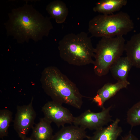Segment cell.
<instances>
[{"label":"cell","instance_id":"cell-1","mask_svg":"<svg viewBox=\"0 0 140 140\" xmlns=\"http://www.w3.org/2000/svg\"><path fill=\"white\" fill-rule=\"evenodd\" d=\"M4 23L7 34L19 44L30 39L37 42L47 36L53 26L50 18L44 17L31 5L27 4L13 9Z\"/></svg>","mask_w":140,"mask_h":140},{"label":"cell","instance_id":"cell-13","mask_svg":"<svg viewBox=\"0 0 140 140\" xmlns=\"http://www.w3.org/2000/svg\"><path fill=\"white\" fill-rule=\"evenodd\" d=\"M132 65L126 56L121 57L111 66L109 71L114 78L117 81H127L129 72Z\"/></svg>","mask_w":140,"mask_h":140},{"label":"cell","instance_id":"cell-12","mask_svg":"<svg viewBox=\"0 0 140 140\" xmlns=\"http://www.w3.org/2000/svg\"><path fill=\"white\" fill-rule=\"evenodd\" d=\"M124 51L133 66L140 68V32L133 35L125 43Z\"/></svg>","mask_w":140,"mask_h":140},{"label":"cell","instance_id":"cell-8","mask_svg":"<svg viewBox=\"0 0 140 140\" xmlns=\"http://www.w3.org/2000/svg\"><path fill=\"white\" fill-rule=\"evenodd\" d=\"M41 111L45 118L51 123H55L59 128L66 124L73 123L75 117L67 108L52 101L45 103Z\"/></svg>","mask_w":140,"mask_h":140},{"label":"cell","instance_id":"cell-9","mask_svg":"<svg viewBox=\"0 0 140 140\" xmlns=\"http://www.w3.org/2000/svg\"><path fill=\"white\" fill-rule=\"evenodd\" d=\"M129 84L128 81H117L115 83L105 84L98 90L96 95L92 99L93 101L102 108L106 101L114 96L121 89L127 88Z\"/></svg>","mask_w":140,"mask_h":140},{"label":"cell","instance_id":"cell-21","mask_svg":"<svg viewBox=\"0 0 140 140\" xmlns=\"http://www.w3.org/2000/svg\"></svg>","mask_w":140,"mask_h":140},{"label":"cell","instance_id":"cell-19","mask_svg":"<svg viewBox=\"0 0 140 140\" xmlns=\"http://www.w3.org/2000/svg\"><path fill=\"white\" fill-rule=\"evenodd\" d=\"M121 140H139L131 132V130H130L128 133L122 137Z\"/></svg>","mask_w":140,"mask_h":140},{"label":"cell","instance_id":"cell-16","mask_svg":"<svg viewBox=\"0 0 140 140\" xmlns=\"http://www.w3.org/2000/svg\"><path fill=\"white\" fill-rule=\"evenodd\" d=\"M127 2V0H100L96 3L93 10L103 15H111L125 6Z\"/></svg>","mask_w":140,"mask_h":140},{"label":"cell","instance_id":"cell-10","mask_svg":"<svg viewBox=\"0 0 140 140\" xmlns=\"http://www.w3.org/2000/svg\"><path fill=\"white\" fill-rule=\"evenodd\" d=\"M117 118L109 125L95 130L93 135L88 136V140H117L123 132L119 125L120 122Z\"/></svg>","mask_w":140,"mask_h":140},{"label":"cell","instance_id":"cell-3","mask_svg":"<svg viewBox=\"0 0 140 140\" xmlns=\"http://www.w3.org/2000/svg\"><path fill=\"white\" fill-rule=\"evenodd\" d=\"M94 48L91 38L84 32L67 34L58 43L61 58L69 64L77 66L93 64Z\"/></svg>","mask_w":140,"mask_h":140},{"label":"cell","instance_id":"cell-14","mask_svg":"<svg viewBox=\"0 0 140 140\" xmlns=\"http://www.w3.org/2000/svg\"><path fill=\"white\" fill-rule=\"evenodd\" d=\"M46 10L51 18L54 19L56 22L59 24L65 21L68 13L65 3L59 0L51 2L47 5Z\"/></svg>","mask_w":140,"mask_h":140},{"label":"cell","instance_id":"cell-5","mask_svg":"<svg viewBox=\"0 0 140 140\" xmlns=\"http://www.w3.org/2000/svg\"><path fill=\"white\" fill-rule=\"evenodd\" d=\"M125 40L123 36L102 37L94 48V70L99 76L106 75L113 64L122 57Z\"/></svg>","mask_w":140,"mask_h":140},{"label":"cell","instance_id":"cell-17","mask_svg":"<svg viewBox=\"0 0 140 140\" xmlns=\"http://www.w3.org/2000/svg\"><path fill=\"white\" fill-rule=\"evenodd\" d=\"M12 120V113L7 109L0 110V138L3 139L8 134L9 128Z\"/></svg>","mask_w":140,"mask_h":140},{"label":"cell","instance_id":"cell-11","mask_svg":"<svg viewBox=\"0 0 140 140\" xmlns=\"http://www.w3.org/2000/svg\"><path fill=\"white\" fill-rule=\"evenodd\" d=\"M85 130L74 125L64 126L53 135L51 140H83L88 136Z\"/></svg>","mask_w":140,"mask_h":140},{"label":"cell","instance_id":"cell-20","mask_svg":"<svg viewBox=\"0 0 140 140\" xmlns=\"http://www.w3.org/2000/svg\"><path fill=\"white\" fill-rule=\"evenodd\" d=\"M21 140H33L30 137H26L24 138L21 139Z\"/></svg>","mask_w":140,"mask_h":140},{"label":"cell","instance_id":"cell-18","mask_svg":"<svg viewBox=\"0 0 140 140\" xmlns=\"http://www.w3.org/2000/svg\"><path fill=\"white\" fill-rule=\"evenodd\" d=\"M126 119L132 128L140 125V101L129 109L127 113Z\"/></svg>","mask_w":140,"mask_h":140},{"label":"cell","instance_id":"cell-6","mask_svg":"<svg viewBox=\"0 0 140 140\" xmlns=\"http://www.w3.org/2000/svg\"><path fill=\"white\" fill-rule=\"evenodd\" d=\"M112 108L111 106L107 108L104 107L101 111L97 113L89 109L86 110L75 117L73 124L85 129L96 130L100 129L113 121L110 113Z\"/></svg>","mask_w":140,"mask_h":140},{"label":"cell","instance_id":"cell-4","mask_svg":"<svg viewBox=\"0 0 140 140\" xmlns=\"http://www.w3.org/2000/svg\"><path fill=\"white\" fill-rule=\"evenodd\" d=\"M88 27L93 37H113L127 34L133 29L134 24L128 14L121 11L115 14L96 16L89 21Z\"/></svg>","mask_w":140,"mask_h":140},{"label":"cell","instance_id":"cell-15","mask_svg":"<svg viewBox=\"0 0 140 140\" xmlns=\"http://www.w3.org/2000/svg\"><path fill=\"white\" fill-rule=\"evenodd\" d=\"M51 123L44 117L32 128L30 137L33 140H51L53 136Z\"/></svg>","mask_w":140,"mask_h":140},{"label":"cell","instance_id":"cell-7","mask_svg":"<svg viewBox=\"0 0 140 140\" xmlns=\"http://www.w3.org/2000/svg\"><path fill=\"white\" fill-rule=\"evenodd\" d=\"M33 99L32 97L28 104L17 106V107L13 126L21 139L26 137L30 130L34 126L36 113L33 106Z\"/></svg>","mask_w":140,"mask_h":140},{"label":"cell","instance_id":"cell-2","mask_svg":"<svg viewBox=\"0 0 140 140\" xmlns=\"http://www.w3.org/2000/svg\"><path fill=\"white\" fill-rule=\"evenodd\" d=\"M40 82L42 89L52 101L81 108L83 96L76 85L57 67L49 66L42 72Z\"/></svg>","mask_w":140,"mask_h":140}]
</instances>
